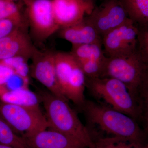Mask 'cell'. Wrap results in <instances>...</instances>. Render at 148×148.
Listing matches in <instances>:
<instances>
[{"mask_svg":"<svg viewBox=\"0 0 148 148\" xmlns=\"http://www.w3.org/2000/svg\"><path fill=\"white\" fill-rule=\"evenodd\" d=\"M30 58L28 56H19L6 59L0 63L7 65L17 75L29 82L30 68L28 65V61Z\"/></svg>","mask_w":148,"mask_h":148,"instance_id":"obj_19","label":"cell"},{"mask_svg":"<svg viewBox=\"0 0 148 148\" xmlns=\"http://www.w3.org/2000/svg\"><path fill=\"white\" fill-rule=\"evenodd\" d=\"M102 43H92L72 46L71 53L77 61H102L106 58Z\"/></svg>","mask_w":148,"mask_h":148,"instance_id":"obj_17","label":"cell"},{"mask_svg":"<svg viewBox=\"0 0 148 148\" xmlns=\"http://www.w3.org/2000/svg\"><path fill=\"white\" fill-rule=\"evenodd\" d=\"M86 1H93L94 0H86Z\"/></svg>","mask_w":148,"mask_h":148,"instance_id":"obj_27","label":"cell"},{"mask_svg":"<svg viewBox=\"0 0 148 148\" xmlns=\"http://www.w3.org/2000/svg\"><path fill=\"white\" fill-rule=\"evenodd\" d=\"M84 18L102 38L130 19L119 0H108Z\"/></svg>","mask_w":148,"mask_h":148,"instance_id":"obj_10","label":"cell"},{"mask_svg":"<svg viewBox=\"0 0 148 148\" xmlns=\"http://www.w3.org/2000/svg\"><path fill=\"white\" fill-rule=\"evenodd\" d=\"M52 11L60 29L82 21L94 9L92 1L86 0H51Z\"/></svg>","mask_w":148,"mask_h":148,"instance_id":"obj_11","label":"cell"},{"mask_svg":"<svg viewBox=\"0 0 148 148\" xmlns=\"http://www.w3.org/2000/svg\"><path fill=\"white\" fill-rule=\"evenodd\" d=\"M0 148H13L10 147V146L6 145L0 143Z\"/></svg>","mask_w":148,"mask_h":148,"instance_id":"obj_25","label":"cell"},{"mask_svg":"<svg viewBox=\"0 0 148 148\" xmlns=\"http://www.w3.org/2000/svg\"><path fill=\"white\" fill-rule=\"evenodd\" d=\"M22 21L10 19H0V39L21 29Z\"/></svg>","mask_w":148,"mask_h":148,"instance_id":"obj_23","label":"cell"},{"mask_svg":"<svg viewBox=\"0 0 148 148\" xmlns=\"http://www.w3.org/2000/svg\"><path fill=\"white\" fill-rule=\"evenodd\" d=\"M55 62L58 83L63 94L78 108L86 99V77L83 71L71 53L55 52Z\"/></svg>","mask_w":148,"mask_h":148,"instance_id":"obj_5","label":"cell"},{"mask_svg":"<svg viewBox=\"0 0 148 148\" xmlns=\"http://www.w3.org/2000/svg\"><path fill=\"white\" fill-rule=\"evenodd\" d=\"M0 19H10L22 21L18 6L10 0H0Z\"/></svg>","mask_w":148,"mask_h":148,"instance_id":"obj_21","label":"cell"},{"mask_svg":"<svg viewBox=\"0 0 148 148\" xmlns=\"http://www.w3.org/2000/svg\"><path fill=\"white\" fill-rule=\"evenodd\" d=\"M60 38L72 44V46L85 44L102 43V38L91 24L84 18L76 24L59 29Z\"/></svg>","mask_w":148,"mask_h":148,"instance_id":"obj_14","label":"cell"},{"mask_svg":"<svg viewBox=\"0 0 148 148\" xmlns=\"http://www.w3.org/2000/svg\"><path fill=\"white\" fill-rule=\"evenodd\" d=\"M86 87L98 102L131 117L148 131V109L121 82L111 77L86 78Z\"/></svg>","mask_w":148,"mask_h":148,"instance_id":"obj_2","label":"cell"},{"mask_svg":"<svg viewBox=\"0 0 148 148\" xmlns=\"http://www.w3.org/2000/svg\"><path fill=\"white\" fill-rule=\"evenodd\" d=\"M137 51L143 61L148 64V26L138 27Z\"/></svg>","mask_w":148,"mask_h":148,"instance_id":"obj_22","label":"cell"},{"mask_svg":"<svg viewBox=\"0 0 148 148\" xmlns=\"http://www.w3.org/2000/svg\"><path fill=\"white\" fill-rule=\"evenodd\" d=\"M10 1H18V0H10ZM23 1H24V0H23Z\"/></svg>","mask_w":148,"mask_h":148,"instance_id":"obj_26","label":"cell"},{"mask_svg":"<svg viewBox=\"0 0 148 148\" xmlns=\"http://www.w3.org/2000/svg\"><path fill=\"white\" fill-rule=\"evenodd\" d=\"M30 75L46 87L49 91L58 98L69 102L58 83L55 62V52L40 50L34 47L31 58Z\"/></svg>","mask_w":148,"mask_h":148,"instance_id":"obj_8","label":"cell"},{"mask_svg":"<svg viewBox=\"0 0 148 148\" xmlns=\"http://www.w3.org/2000/svg\"><path fill=\"white\" fill-rule=\"evenodd\" d=\"M24 139L30 148H87L75 138L49 128Z\"/></svg>","mask_w":148,"mask_h":148,"instance_id":"obj_12","label":"cell"},{"mask_svg":"<svg viewBox=\"0 0 148 148\" xmlns=\"http://www.w3.org/2000/svg\"><path fill=\"white\" fill-rule=\"evenodd\" d=\"M34 47L27 34L18 30L0 39V62L19 56L31 58Z\"/></svg>","mask_w":148,"mask_h":148,"instance_id":"obj_13","label":"cell"},{"mask_svg":"<svg viewBox=\"0 0 148 148\" xmlns=\"http://www.w3.org/2000/svg\"><path fill=\"white\" fill-rule=\"evenodd\" d=\"M128 18L138 27L148 26V0H119Z\"/></svg>","mask_w":148,"mask_h":148,"instance_id":"obj_16","label":"cell"},{"mask_svg":"<svg viewBox=\"0 0 148 148\" xmlns=\"http://www.w3.org/2000/svg\"><path fill=\"white\" fill-rule=\"evenodd\" d=\"M93 142V146L90 148H145L116 137H98Z\"/></svg>","mask_w":148,"mask_h":148,"instance_id":"obj_20","label":"cell"},{"mask_svg":"<svg viewBox=\"0 0 148 148\" xmlns=\"http://www.w3.org/2000/svg\"><path fill=\"white\" fill-rule=\"evenodd\" d=\"M138 26L130 19L102 37L104 52L107 57L131 54L137 50Z\"/></svg>","mask_w":148,"mask_h":148,"instance_id":"obj_9","label":"cell"},{"mask_svg":"<svg viewBox=\"0 0 148 148\" xmlns=\"http://www.w3.org/2000/svg\"><path fill=\"white\" fill-rule=\"evenodd\" d=\"M31 31L36 39L44 41L58 32L51 0H24Z\"/></svg>","mask_w":148,"mask_h":148,"instance_id":"obj_7","label":"cell"},{"mask_svg":"<svg viewBox=\"0 0 148 148\" xmlns=\"http://www.w3.org/2000/svg\"><path fill=\"white\" fill-rule=\"evenodd\" d=\"M0 100L3 103L29 107H39L41 102L39 95L29 88L5 90L0 95Z\"/></svg>","mask_w":148,"mask_h":148,"instance_id":"obj_15","label":"cell"},{"mask_svg":"<svg viewBox=\"0 0 148 148\" xmlns=\"http://www.w3.org/2000/svg\"><path fill=\"white\" fill-rule=\"evenodd\" d=\"M101 77L119 80L148 109V64L143 61L138 51L123 56H106Z\"/></svg>","mask_w":148,"mask_h":148,"instance_id":"obj_3","label":"cell"},{"mask_svg":"<svg viewBox=\"0 0 148 148\" xmlns=\"http://www.w3.org/2000/svg\"><path fill=\"white\" fill-rule=\"evenodd\" d=\"M78 110L84 115L88 129L97 127L110 137L148 148L147 131L129 116L103 103L86 99Z\"/></svg>","mask_w":148,"mask_h":148,"instance_id":"obj_1","label":"cell"},{"mask_svg":"<svg viewBox=\"0 0 148 148\" xmlns=\"http://www.w3.org/2000/svg\"><path fill=\"white\" fill-rule=\"evenodd\" d=\"M38 95L45 109L47 128L75 138L87 148L92 147L93 140L89 130L81 121L76 111L69 106L68 101L49 91H41Z\"/></svg>","mask_w":148,"mask_h":148,"instance_id":"obj_4","label":"cell"},{"mask_svg":"<svg viewBox=\"0 0 148 148\" xmlns=\"http://www.w3.org/2000/svg\"><path fill=\"white\" fill-rule=\"evenodd\" d=\"M0 115L15 133L26 138L48 128L46 118L40 107H29L0 101Z\"/></svg>","mask_w":148,"mask_h":148,"instance_id":"obj_6","label":"cell"},{"mask_svg":"<svg viewBox=\"0 0 148 148\" xmlns=\"http://www.w3.org/2000/svg\"><path fill=\"white\" fill-rule=\"evenodd\" d=\"M14 74L11 68L5 64L0 63V87H4Z\"/></svg>","mask_w":148,"mask_h":148,"instance_id":"obj_24","label":"cell"},{"mask_svg":"<svg viewBox=\"0 0 148 148\" xmlns=\"http://www.w3.org/2000/svg\"><path fill=\"white\" fill-rule=\"evenodd\" d=\"M0 143L13 148H30L24 138L17 135L5 121L1 119Z\"/></svg>","mask_w":148,"mask_h":148,"instance_id":"obj_18","label":"cell"}]
</instances>
